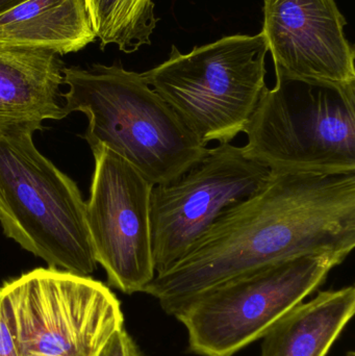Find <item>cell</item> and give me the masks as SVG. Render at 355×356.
<instances>
[{
    "instance_id": "obj_1",
    "label": "cell",
    "mask_w": 355,
    "mask_h": 356,
    "mask_svg": "<svg viewBox=\"0 0 355 356\" xmlns=\"http://www.w3.org/2000/svg\"><path fill=\"white\" fill-rule=\"evenodd\" d=\"M355 247V173L271 171L265 186L229 207L144 293L173 316L226 280L306 254L346 257Z\"/></svg>"
},
{
    "instance_id": "obj_2",
    "label": "cell",
    "mask_w": 355,
    "mask_h": 356,
    "mask_svg": "<svg viewBox=\"0 0 355 356\" xmlns=\"http://www.w3.org/2000/svg\"><path fill=\"white\" fill-rule=\"evenodd\" d=\"M63 74L65 112L88 117L83 138L91 150L108 148L154 186L174 181L208 152L141 73L93 64L65 67Z\"/></svg>"
},
{
    "instance_id": "obj_3",
    "label": "cell",
    "mask_w": 355,
    "mask_h": 356,
    "mask_svg": "<svg viewBox=\"0 0 355 356\" xmlns=\"http://www.w3.org/2000/svg\"><path fill=\"white\" fill-rule=\"evenodd\" d=\"M275 74L244 129L245 156L272 172L355 173V83Z\"/></svg>"
},
{
    "instance_id": "obj_4",
    "label": "cell",
    "mask_w": 355,
    "mask_h": 356,
    "mask_svg": "<svg viewBox=\"0 0 355 356\" xmlns=\"http://www.w3.org/2000/svg\"><path fill=\"white\" fill-rule=\"evenodd\" d=\"M38 129L0 127V224L6 238L46 261L81 276L97 269L76 182L33 143Z\"/></svg>"
},
{
    "instance_id": "obj_5",
    "label": "cell",
    "mask_w": 355,
    "mask_h": 356,
    "mask_svg": "<svg viewBox=\"0 0 355 356\" xmlns=\"http://www.w3.org/2000/svg\"><path fill=\"white\" fill-rule=\"evenodd\" d=\"M268 44L262 33L233 35L170 58L141 73L204 145L244 133L266 89Z\"/></svg>"
},
{
    "instance_id": "obj_6",
    "label": "cell",
    "mask_w": 355,
    "mask_h": 356,
    "mask_svg": "<svg viewBox=\"0 0 355 356\" xmlns=\"http://www.w3.org/2000/svg\"><path fill=\"white\" fill-rule=\"evenodd\" d=\"M345 259L335 254H306L270 264L193 297L173 316L187 330L192 353L233 356L261 340Z\"/></svg>"
},
{
    "instance_id": "obj_7",
    "label": "cell",
    "mask_w": 355,
    "mask_h": 356,
    "mask_svg": "<svg viewBox=\"0 0 355 356\" xmlns=\"http://www.w3.org/2000/svg\"><path fill=\"white\" fill-rule=\"evenodd\" d=\"M0 292L20 356H96L124 326L114 293L90 276L38 268Z\"/></svg>"
},
{
    "instance_id": "obj_8",
    "label": "cell",
    "mask_w": 355,
    "mask_h": 356,
    "mask_svg": "<svg viewBox=\"0 0 355 356\" xmlns=\"http://www.w3.org/2000/svg\"><path fill=\"white\" fill-rule=\"evenodd\" d=\"M271 171L231 143L208 148L204 158L170 184L154 186L150 230L156 273L181 259L229 207L260 191Z\"/></svg>"
},
{
    "instance_id": "obj_9",
    "label": "cell",
    "mask_w": 355,
    "mask_h": 356,
    "mask_svg": "<svg viewBox=\"0 0 355 356\" xmlns=\"http://www.w3.org/2000/svg\"><path fill=\"white\" fill-rule=\"evenodd\" d=\"M92 152L95 170L85 221L94 257L110 286L129 295L144 293L156 276L150 230L154 184L108 148Z\"/></svg>"
},
{
    "instance_id": "obj_10",
    "label": "cell",
    "mask_w": 355,
    "mask_h": 356,
    "mask_svg": "<svg viewBox=\"0 0 355 356\" xmlns=\"http://www.w3.org/2000/svg\"><path fill=\"white\" fill-rule=\"evenodd\" d=\"M336 0H265L262 33L275 71L290 76L355 83V51Z\"/></svg>"
},
{
    "instance_id": "obj_11",
    "label": "cell",
    "mask_w": 355,
    "mask_h": 356,
    "mask_svg": "<svg viewBox=\"0 0 355 356\" xmlns=\"http://www.w3.org/2000/svg\"><path fill=\"white\" fill-rule=\"evenodd\" d=\"M64 63L58 54L0 42V127L27 125L68 116L62 102Z\"/></svg>"
},
{
    "instance_id": "obj_12",
    "label": "cell",
    "mask_w": 355,
    "mask_h": 356,
    "mask_svg": "<svg viewBox=\"0 0 355 356\" xmlns=\"http://www.w3.org/2000/svg\"><path fill=\"white\" fill-rule=\"evenodd\" d=\"M97 40L85 0H24L0 14V42L75 54Z\"/></svg>"
},
{
    "instance_id": "obj_13",
    "label": "cell",
    "mask_w": 355,
    "mask_h": 356,
    "mask_svg": "<svg viewBox=\"0 0 355 356\" xmlns=\"http://www.w3.org/2000/svg\"><path fill=\"white\" fill-rule=\"evenodd\" d=\"M355 313V288L320 291L275 322L261 356H327Z\"/></svg>"
},
{
    "instance_id": "obj_14",
    "label": "cell",
    "mask_w": 355,
    "mask_h": 356,
    "mask_svg": "<svg viewBox=\"0 0 355 356\" xmlns=\"http://www.w3.org/2000/svg\"><path fill=\"white\" fill-rule=\"evenodd\" d=\"M88 14L100 47L116 45L131 54L150 45L160 19L152 0H85Z\"/></svg>"
},
{
    "instance_id": "obj_15",
    "label": "cell",
    "mask_w": 355,
    "mask_h": 356,
    "mask_svg": "<svg viewBox=\"0 0 355 356\" xmlns=\"http://www.w3.org/2000/svg\"><path fill=\"white\" fill-rule=\"evenodd\" d=\"M96 356H142L135 343L124 330H116Z\"/></svg>"
},
{
    "instance_id": "obj_16",
    "label": "cell",
    "mask_w": 355,
    "mask_h": 356,
    "mask_svg": "<svg viewBox=\"0 0 355 356\" xmlns=\"http://www.w3.org/2000/svg\"><path fill=\"white\" fill-rule=\"evenodd\" d=\"M0 356H20L0 292Z\"/></svg>"
},
{
    "instance_id": "obj_17",
    "label": "cell",
    "mask_w": 355,
    "mask_h": 356,
    "mask_svg": "<svg viewBox=\"0 0 355 356\" xmlns=\"http://www.w3.org/2000/svg\"><path fill=\"white\" fill-rule=\"evenodd\" d=\"M22 1L24 0H0V14Z\"/></svg>"
},
{
    "instance_id": "obj_18",
    "label": "cell",
    "mask_w": 355,
    "mask_h": 356,
    "mask_svg": "<svg viewBox=\"0 0 355 356\" xmlns=\"http://www.w3.org/2000/svg\"><path fill=\"white\" fill-rule=\"evenodd\" d=\"M346 356H355L354 351H349V353H347V355Z\"/></svg>"
}]
</instances>
